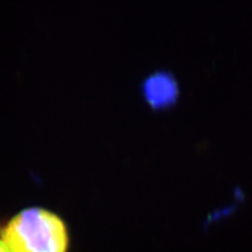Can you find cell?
Returning <instances> with one entry per match:
<instances>
[{"label":"cell","instance_id":"1","mask_svg":"<svg viewBox=\"0 0 252 252\" xmlns=\"http://www.w3.org/2000/svg\"><path fill=\"white\" fill-rule=\"evenodd\" d=\"M0 238L10 252H67L69 246L63 220L41 207L16 214L1 228Z\"/></svg>","mask_w":252,"mask_h":252},{"label":"cell","instance_id":"2","mask_svg":"<svg viewBox=\"0 0 252 252\" xmlns=\"http://www.w3.org/2000/svg\"><path fill=\"white\" fill-rule=\"evenodd\" d=\"M143 96L154 109H163L176 103L179 86L176 78L168 72L154 73L143 82Z\"/></svg>","mask_w":252,"mask_h":252},{"label":"cell","instance_id":"3","mask_svg":"<svg viewBox=\"0 0 252 252\" xmlns=\"http://www.w3.org/2000/svg\"><path fill=\"white\" fill-rule=\"evenodd\" d=\"M0 252H10L9 248L5 246V244L3 243L1 238H0Z\"/></svg>","mask_w":252,"mask_h":252}]
</instances>
